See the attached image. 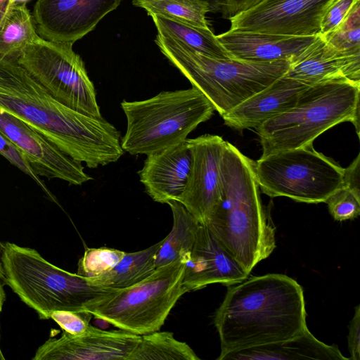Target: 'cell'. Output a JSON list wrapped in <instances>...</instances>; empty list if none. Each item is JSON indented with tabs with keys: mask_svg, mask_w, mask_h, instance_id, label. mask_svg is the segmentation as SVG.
Instances as JSON below:
<instances>
[{
	"mask_svg": "<svg viewBox=\"0 0 360 360\" xmlns=\"http://www.w3.org/2000/svg\"><path fill=\"white\" fill-rule=\"evenodd\" d=\"M0 108L89 168L115 162L124 153L113 124L56 100L16 59L0 60Z\"/></svg>",
	"mask_w": 360,
	"mask_h": 360,
	"instance_id": "cell-1",
	"label": "cell"
},
{
	"mask_svg": "<svg viewBox=\"0 0 360 360\" xmlns=\"http://www.w3.org/2000/svg\"><path fill=\"white\" fill-rule=\"evenodd\" d=\"M304 292L292 278L268 274L229 286L214 323L221 356L293 338L307 327Z\"/></svg>",
	"mask_w": 360,
	"mask_h": 360,
	"instance_id": "cell-2",
	"label": "cell"
},
{
	"mask_svg": "<svg viewBox=\"0 0 360 360\" xmlns=\"http://www.w3.org/2000/svg\"><path fill=\"white\" fill-rule=\"evenodd\" d=\"M221 200L205 225L249 274L275 249V228L262 205L254 161L228 141L221 162Z\"/></svg>",
	"mask_w": 360,
	"mask_h": 360,
	"instance_id": "cell-3",
	"label": "cell"
},
{
	"mask_svg": "<svg viewBox=\"0 0 360 360\" xmlns=\"http://www.w3.org/2000/svg\"><path fill=\"white\" fill-rule=\"evenodd\" d=\"M360 83L345 78L309 86L295 105L258 126L262 157L313 144L328 129L352 122L359 137Z\"/></svg>",
	"mask_w": 360,
	"mask_h": 360,
	"instance_id": "cell-4",
	"label": "cell"
},
{
	"mask_svg": "<svg viewBox=\"0 0 360 360\" xmlns=\"http://www.w3.org/2000/svg\"><path fill=\"white\" fill-rule=\"evenodd\" d=\"M163 55L210 101L221 117L284 75L289 60L255 62L216 58L157 35Z\"/></svg>",
	"mask_w": 360,
	"mask_h": 360,
	"instance_id": "cell-5",
	"label": "cell"
},
{
	"mask_svg": "<svg viewBox=\"0 0 360 360\" xmlns=\"http://www.w3.org/2000/svg\"><path fill=\"white\" fill-rule=\"evenodd\" d=\"M120 104L127 118L121 146L133 155H147L182 143L214 111L210 101L193 86Z\"/></svg>",
	"mask_w": 360,
	"mask_h": 360,
	"instance_id": "cell-6",
	"label": "cell"
},
{
	"mask_svg": "<svg viewBox=\"0 0 360 360\" xmlns=\"http://www.w3.org/2000/svg\"><path fill=\"white\" fill-rule=\"evenodd\" d=\"M1 261V278L41 319L58 310L84 312L86 304L112 290L92 285L86 278L47 262L36 250L9 242L2 244Z\"/></svg>",
	"mask_w": 360,
	"mask_h": 360,
	"instance_id": "cell-7",
	"label": "cell"
},
{
	"mask_svg": "<svg viewBox=\"0 0 360 360\" xmlns=\"http://www.w3.org/2000/svg\"><path fill=\"white\" fill-rule=\"evenodd\" d=\"M184 267L185 263L179 260L158 267L138 283L112 289L94 298L83 310L136 335L158 331L186 293L182 284Z\"/></svg>",
	"mask_w": 360,
	"mask_h": 360,
	"instance_id": "cell-8",
	"label": "cell"
},
{
	"mask_svg": "<svg viewBox=\"0 0 360 360\" xmlns=\"http://www.w3.org/2000/svg\"><path fill=\"white\" fill-rule=\"evenodd\" d=\"M254 170L259 188L271 198L316 204L343 186L344 168L313 144L261 156Z\"/></svg>",
	"mask_w": 360,
	"mask_h": 360,
	"instance_id": "cell-9",
	"label": "cell"
},
{
	"mask_svg": "<svg viewBox=\"0 0 360 360\" xmlns=\"http://www.w3.org/2000/svg\"><path fill=\"white\" fill-rule=\"evenodd\" d=\"M72 45L39 37L16 60L63 104L87 115L102 117L94 85Z\"/></svg>",
	"mask_w": 360,
	"mask_h": 360,
	"instance_id": "cell-10",
	"label": "cell"
},
{
	"mask_svg": "<svg viewBox=\"0 0 360 360\" xmlns=\"http://www.w3.org/2000/svg\"><path fill=\"white\" fill-rule=\"evenodd\" d=\"M334 0H262L229 18L230 31L294 36L320 34L322 18Z\"/></svg>",
	"mask_w": 360,
	"mask_h": 360,
	"instance_id": "cell-11",
	"label": "cell"
},
{
	"mask_svg": "<svg viewBox=\"0 0 360 360\" xmlns=\"http://www.w3.org/2000/svg\"><path fill=\"white\" fill-rule=\"evenodd\" d=\"M192 161L183 193L176 200L205 225L221 200V162L226 141L204 134L187 139Z\"/></svg>",
	"mask_w": 360,
	"mask_h": 360,
	"instance_id": "cell-12",
	"label": "cell"
},
{
	"mask_svg": "<svg viewBox=\"0 0 360 360\" xmlns=\"http://www.w3.org/2000/svg\"><path fill=\"white\" fill-rule=\"evenodd\" d=\"M122 0H37L33 22L46 40L73 44L91 32Z\"/></svg>",
	"mask_w": 360,
	"mask_h": 360,
	"instance_id": "cell-13",
	"label": "cell"
},
{
	"mask_svg": "<svg viewBox=\"0 0 360 360\" xmlns=\"http://www.w3.org/2000/svg\"><path fill=\"white\" fill-rule=\"evenodd\" d=\"M0 132L26 157L38 176L80 186L92 179L75 160L26 123L0 108Z\"/></svg>",
	"mask_w": 360,
	"mask_h": 360,
	"instance_id": "cell-14",
	"label": "cell"
},
{
	"mask_svg": "<svg viewBox=\"0 0 360 360\" xmlns=\"http://www.w3.org/2000/svg\"><path fill=\"white\" fill-rule=\"evenodd\" d=\"M141 335L120 329L104 330L89 324L84 333L63 331L37 350L33 360H128Z\"/></svg>",
	"mask_w": 360,
	"mask_h": 360,
	"instance_id": "cell-15",
	"label": "cell"
},
{
	"mask_svg": "<svg viewBox=\"0 0 360 360\" xmlns=\"http://www.w3.org/2000/svg\"><path fill=\"white\" fill-rule=\"evenodd\" d=\"M248 275L221 248L208 228L200 224L185 262L182 284L186 293L212 283L230 286L244 281Z\"/></svg>",
	"mask_w": 360,
	"mask_h": 360,
	"instance_id": "cell-16",
	"label": "cell"
},
{
	"mask_svg": "<svg viewBox=\"0 0 360 360\" xmlns=\"http://www.w3.org/2000/svg\"><path fill=\"white\" fill-rule=\"evenodd\" d=\"M290 61L285 75L307 85L338 78L360 83V53L341 51L319 34Z\"/></svg>",
	"mask_w": 360,
	"mask_h": 360,
	"instance_id": "cell-17",
	"label": "cell"
},
{
	"mask_svg": "<svg viewBox=\"0 0 360 360\" xmlns=\"http://www.w3.org/2000/svg\"><path fill=\"white\" fill-rule=\"evenodd\" d=\"M146 156L138 172L146 193L158 202L176 200L184 190L191 166L192 154L187 139Z\"/></svg>",
	"mask_w": 360,
	"mask_h": 360,
	"instance_id": "cell-18",
	"label": "cell"
},
{
	"mask_svg": "<svg viewBox=\"0 0 360 360\" xmlns=\"http://www.w3.org/2000/svg\"><path fill=\"white\" fill-rule=\"evenodd\" d=\"M309 86L285 74L223 115L224 124L238 130L257 128L292 108Z\"/></svg>",
	"mask_w": 360,
	"mask_h": 360,
	"instance_id": "cell-19",
	"label": "cell"
},
{
	"mask_svg": "<svg viewBox=\"0 0 360 360\" xmlns=\"http://www.w3.org/2000/svg\"><path fill=\"white\" fill-rule=\"evenodd\" d=\"M316 36L228 30L217 35V37L235 58L248 61L271 62L291 60L309 46Z\"/></svg>",
	"mask_w": 360,
	"mask_h": 360,
	"instance_id": "cell-20",
	"label": "cell"
},
{
	"mask_svg": "<svg viewBox=\"0 0 360 360\" xmlns=\"http://www.w3.org/2000/svg\"><path fill=\"white\" fill-rule=\"evenodd\" d=\"M217 360H348L336 345L316 339L306 328L290 339L228 352Z\"/></svg>",
	"mask_w": 360,
	"mask_h": 360,
	"instance_id": "cell-21",
	"label": "cell"
},
{
	"mask_svg": "<svg viewBox=\"0 0 360 360\" xmlns=\"http://www.w3.org/2000/svg\"><path fill=\"white\" fill-rule=\"evenodd\" d=\"M158 36L180 43L205 56L216 58H235L220 43L210 28L186 23L158 14H149Z\"/></svg>",
	"mask_w": 360,
	"mask_h": 360,
	"instance_id": "cell-22",
	"label": "cell"
},
{
	"mask_svg": "<svg viewBox=\"0 0 360 360\" xmlns=\"http://www.w3.org/2000/svg\"><path fill=\"white\" fill-rule=\"evenodd\" d=\"M167 204L172 210L173 225L156 255V268L178 260L185 263L190 256L200 226L198 221L179 201L171 200Z\"/></svg>",
	"mask_w": 360,
	"mask_h": 360,
	"instance_id": "cell-23",
	"label": "cell"
},
{
	"mask_svg": "<svg viewBox=\"0 0 360 360\" xmlns=\"http://www.w3.org/2000/svg\"><path fill=\"white\" fill-rule=\"evenodd\" d=\"M164 238L144 250L127 253L110 271L87 278L94 286L121 289L131 286L150 276L156 269L155 257Z\"/></svg>",
	"mask_w": 360,
	"mask_h": 360,
	"instance_id": "cell-24",
	"label": "cell"
},
{
	"mask_svg": "<svg viewBox=\"0 0 360 360\" xmlns=\"http://www.w3.org/2000/svg\"><path fill=\"white\" fill-rule=\"evenodd\" d=\"M39 37L26 3L12 4L0 22V60L17 59Z\"/></svg>",
	"mask_w": 360,
	"mask_h": 360,
	"instance_id": "cell-25",
	"label": "cell"
},
{
	"mask_svg": "<svg viewBox=\"0 0 360 360\" xmlns=\"http://www.w3.org/2000/svg\"><path fill=\"white\" fill-rule=\"evenodd\" d=\"M191 347L171 332L159 330L141 335L128 360H199Z\"/></svg>",
	"mask_w": 360,
	"mask_h": 360,
	"instance_id": "cell-26",
	"label": "cell"
},
{
	"mask_svg": "<svg viewBox=\"0 0 360 360\" xmlns=\"http://www.w3.org/2000/svg\"><path fill=\"white\" fill-rule=\"evenodd\" d=\"M134 6L195 26L210 28L206 14L210 6L201 0H132Z\"/></svg>",
	"mask_w": 360,
	"mask_h": 360,
	"instance_id": "cell-27",
	"label": "cell"
},
{
	"mask_svg": "<svg viewBox=\"0 0 360 360\" xmlns=\"http://www.w3.org/2000/svg\"><path fill=\"white\" fill-rule=\"evenodd\" d=\"M321 37L341 51L360 53V1L334 30Z\"/></svg>",
	"mask_w": 360,
	"mask_h": 360,
	"instance_id": "cell-28",
	"label": "cell"
},
{
	"mask_svg": "<svg viewBox=\"0 0 360 360\" xmlns=\"http://www.w3.org/2000/svg\"><path fill=\"white\" fill-rule=\"evenodd\" d=\"M124 254L111 248H86L78 262L77 274L86 278L103 275L115 267Z\"/></svg>",
	"mask_w": 360,
	"mask_h": 360,
	"instance_id": "cell-29",
	"label": "cell"
},
{
	"mask_svg": "<svg viewBox=\"0 0 360 360\" xmlns=\"http://www.w3.org/2000/svg\"><path fill=\"white\" fill-rule=\"evenodd\" d=\"M328 211L336 221L354 219L360 214V193L344 186L333 193L326 202Z\"/></svg>",
	"mask_w": 360,
	"mask_h": 360,
	"instance_id": "cell-30",
	"label": "cell"
},
{
	"mask_svg": "<svg viewBox=\"0 0 360 360\" xmlns=\"http://www.w3.org/2000/svg\"><path fill=\"white\" fill-rule=\"evenodd\" d=\"M0 155L31 177L53 202H57L55 196L47 188L44 181L32 169L25 155L0 132Z\"/></svg>",
	"mask_w": 360,
	"mask_h": 360,
	"instance_id": "cell-31",
	"label": "cell"
},
{
	"mask_svg": "<svg viewBox=\"0 0 360 360\" xmlns=\"http://www.w3.org/2000/svg\"><path fill=\"white\" fill-rule=\"evenodd\" d=\"M91 317V314L88 312L68 310L54 311L50 314V319L56 322L64 331L75 335L86 331Z\"/></svg>",
	"mask_w": 360,
	"mask_h": 360,
	"instance_id": "cell-32",
	"label": "cell"
},
{
	"mask_svg": "<svg viewBox=\"0 0 360 360\" xmlns=\"http://www.w3.org/2000/svg\"><path fill=\"white\" fill-rule=\"evenodd\" d=\"M360 0H334L325 12L321 22L320 35L324 36L334 30L347 16Z\"/></svg>",
	"mask_w": 360,
	"mask_h": 360,
	"instance_id": "cell-33",
	"label": "cell"
},
{
	"mask_svg": "<svg viewBox=\"0 0 360 360\" xmlns=\"http://www.w3.org/2000/svg\"><path fill=\"white\" fill-rule=\"evenodd\" d=\"M354 314L349 326L348 349L349 359H360V304L355 307Z\"/></svg>",
	"mask_w": 360,
	"mask_h": 360,
	"instance_id": "cell-34",
	"label": "cell"
},
{
	"mask_svg": "<svg viewBox=\"0 0 360 360\" xmlns=\"http://www.w3.org/2000/svg\"><path fill=\"white\" fill-rule=\"evenodd\" d=\"M360 153L352 162L344 168L343 186L360 193Z\"/></svg>",
	"mask_w": 360,
	"mask_h": 360,
	"instance_id": "cell-35",
	"label": "cell"
},
{
	"mask_svg": "<svg viewBox=\"0 0 360 360\" xmlns=\"http://www.w3.org/2000/svg\"><path fill=\"white\" fill-rule=\"evenodd\" d=\"M262 0H223L221 12L227 19L245 11L261 2Z\"/></svg>",
	"mask_w": 360,
	"mask_h": 360,
	"instance_id": "cell-36",
	"label": "cell"
},
{
	"mask_svg": "<svg viewBox=\"0 0 360 360\" xmlns=\"http://www.w3.org/2000/svg\"><path fill=\"white\" fill-rule=\"evenodd\" d=\"M208 4L210 6V12L217 13L221 12L223 7V0H201Z\"/></svg>",
	"mask_w": 360,
	"mask_h": 360,
	"instance_id": "cell-37",
	"label": "cell"
},
{
	"mask_svg": "<svg viewBox=\"0 0 360 360\" xmlns=\"http://www.w3.org/2000/svg\"><path fill=\"white\" fill-rule=\"evenodd\" d=\"M12 4L11 0H0V22Z\"/></svg>",
	"mask_w": 360,
	"mask_h": 360,
	"instance_id": "cell-38",
	"label": "cell"
},
{
	"mask_svg": "<svg viewBox=\"0 0 360 360\" xmlns=\"http://www.w3.org/2000/svg\"><path fill=\"white\" fill-rule=\"evenodd\" d=\"M6 300V294L3 288L2 284L0 283V314L2 311L4 303Z\"/></svg>",
	"mask_w": 360,
	"mask_h": 360,
	"instance_id": "cell-39",
	"label": "cell"
},
{
	"mask_svg": "<svg viewBox=\"0 0 360 360\" xmlns=\"http://www.w3.org/2000/svg\"><path fill=\"white\" fill-rule=\"evenodd\" d=\"M1 248H2V244L0 243V278L2 277V275H3L2 265H1Z\"/></svg>",
	"mask_w": 360,
	"mask_h": 360,
	"instance_id": "cell-40",
	"label": "cell"
},
{
	"mask_svg": "<svg viewBox=\"0 0 360 360\" xmlns=\"http://www.w3.org/2000/svg\"><path fill=\"white\" fill-rule=\"evenodd\" d=\"M29 0H11L13 4H23L26 3Z\"/></svg>",
	"mask_w": 360,
	"mask_h": 360,
	"instance_id": "cell-41",
	"label": "cell"
},
{
	"mask_svg": "<svg viewBox=\"0 0 360 360\" xmlns=\"http://www.w3.org/2000/svg\"><path fill=\"white\" fill-rule=\"evenodd\" d=\"M0 331H1V325H0ZM0 339H1V332H0ZM5 357L4 356V354L2 353L1 345H0V360H4Z\"/></svg>",
	"mask_w": 360,
	"mask_h": 360,
	"instance_id": "cell-42",
	"label": "cell"
}]
</instances>
